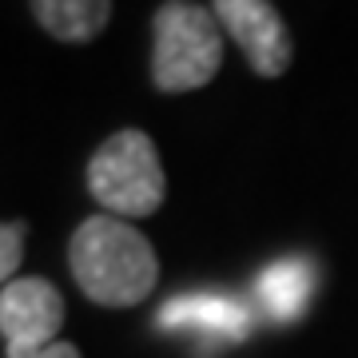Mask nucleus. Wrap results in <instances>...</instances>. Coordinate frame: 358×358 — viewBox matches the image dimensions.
I'll list each match as a JSON object with an SVG mask.
<instances>
[{
	"label": "nucleus",
	"instance_id": "nucleus-1",
	"mask_svg": "<svg viewBox=\"0 0 358 358\" xmlns=\"http://www.w3.org/2000/svg\"><path fill=\"white\" fill-rule=\"evenodd\" d=\"M68 263L76 287L96 307H136L159 279V263L143 231L115 215L84 219L68 243Z\"/></svg>",
	"mask_w": 358,
	"mask_h": 358
},
{
	"label": "nucleus",
	"instance_id": "nucleus-5",
	"mask_svg": "<svg viewBox=\"0 0 358 358\" xmlns=\"http://www.w3.org/2000/svg\"><path fill=\"white\" fill-rule=\"evenodd\" d=\"M211 13L219 16L227 40L239 44L255 76L279 80L291 68L294 40L271 0H211Z\"/></svg>",
	"mask_w": 358,
	"mask_h": 358
},
{
	"label": "nucleus",
	"instance_id": "nucleus-9",
	"mask_svg": "<svg viewBox=\"0 0 358 358\" xmlns=\"http://www.w3.org/2000/svg\"><path fill=\"white\" fill-rule=\"evenodd\" d=\"M20 259H24V223H4L0 227V275H4V282L16 279Z\"/></svg>",
	"mask_w": 358,
	"mask_h": 358
},
{
	"label": "nucleus",
	"instance_id": "nucleus-3",
	"mask_svg": "<svg viewBox=\"0 0 358 358\" xmlns=\"http://www.w3.org/2000/svg\"><path fill=\"white\" fill-rule=\"evenodd\" d=\"M92 199L115 219H148L159 211L167 192L164 164L148 131H115L88 159Z\"/></svg>",
	"mask_w": 358,
	"mask_h": 358
},
{
	"label": "nucleus",
	"instance_id": "nucleus-7",
	"mask_svg": "<svg viewBox=\"0 0 358 358\" xmlns=\"http://www.w3.org/2000/svg\"><path fill=\"white\" fill-rule=\"evenodd\" d=\"M32 16L52 40L88 44L112 20V0H32Z\"/></svg>",
	"mask_w": 358,
	"mask_h": 358
},
{
	"label": "nucleus",
	"instance_id": "nucleus-4",
	"mask_svg": "<svg viewBox=\"0 0 358 358\" xmlns=\"http://www.w3.org/2000/svg\"><path fill=\"white\" fill-rule=\"evenodd\" d=\"M64 299L40 275L4 282L0 291V334L4 358H40L52 343H60Z\"/></svg>",
	"mask_w": 358,
	"mask_h": 358
},
{
	"label": "nucleus",
	"instance_id": "nucleus-8",
	"mask_svg": "<svg viewBox=\"0 0 358 358\" xmlns=\"http://www.w3.org/2000/svg\"><path fill=\"white\" fill-rule=\"evenodd\" d=\"M315 291V267L307 259H279L259 275V299L271 310V319L294 322L310 303Z\"/></svg>",
	"mask_w": 358,
	"mask_h": 358
},
{
	"label": "nucleus",
	"instance_id": "nucleus-6",
	"mask_svg": "<svg viewBox=\"0 0 358 358\" xmlns=\"http://www.w3.org/2000/svg\"><path fill=\"white\" fill-rule=\"evenodd\" d=\"M155 322L164 331H187V334H211V338H247L251 331V310L227 294H179L159 307Z\"/></svg>",
	"mask_w": 358,
	"mask_h": 358
},
{
	"label": "nucleus",
	"instance_id": "nucleus-2",
	"mask_svg": "<svg viewBox=\"0 0 358 358\" xmlns=\"http://www.w3.org/2000/svg\"><path fill=\"white\" fill-rule=\"evenodd\" d=\"M152 84L159 92H195L211 84L223 64V24L192 0H167L152 16Z\"/></svg>",
	"mask_w": 358,
	"mask_h": 358
}]
</instances>
